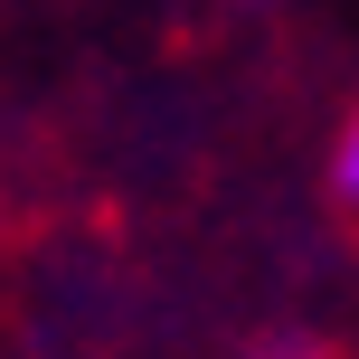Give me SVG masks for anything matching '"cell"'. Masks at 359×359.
<instances>
[{
	"mask_svg": "<svg viewBox=\"0 0 359 359\" xmlns=\"http://www.w3.org/2000/svg\"><path fill=\"white\" fill-rule=\"evenodd\" d=\"M322 198H331V217H341V236L359 246V95H350L341 133H331V161H322Z\"/></svg>",
	"mask_w": 359,
	"mask_h": 359,
	"instance_id": "obj_1",
	"label": "cell"
},
{
	"mask_svg": "<svg viewBox=\"0 0 359 359\" xmlns=\"http://www.w3.org/2000/svg\"><path fill=\"white\" fill-rule=\"evenodd\" d=\"M246 359H350V350L331 341V331H265Z\"/></svg>",
	"mask_w": 359,
	"mask_h": 359,
	"instance_id": "obj_2",
	"label": "cell"
}]
</instances>
